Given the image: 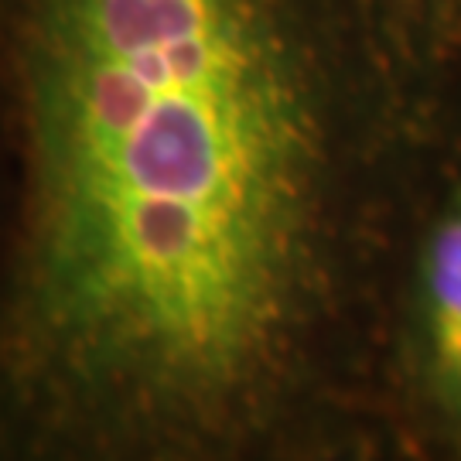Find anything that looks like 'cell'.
<instances>
[{"label": "cell", "instance_id": "obj_2", "mask_svg": "<svg viewBox=\"0 0 461 461\" xmlns=\"http://www.w3.org/2000/svg\"><path fill=\"white\" fill-rule=\"evenodd\" d=\"M417 321L430 390L451 417H461V188L420 253Z\"/></svg>", "mask_w": 461, "mask_h": 461}, {"label": "cell", "instance_id": "obj_3", "mask_svg": "<svg viewBox=\"0 0 461 461\" xmlns=\"http://www.w3.org/2000/svg\"><path fill=\"white\" fill-rule=\"evenodd\" d=\"M430 0H373V7L379 11V17L390 24V32L396 34V41L403 45V21L411 14H417L420 7H428Z\"/></svg>", "mask_w": 461, "mask_h": 461}, {"label": "cell", "instance_id": "obj_1", "mask_svg": "<svg viewBox=\"0 0 461 461\" xmlns=\"http://www.w3.org/2000/svg\"><path fill=\"white\" fill-rule=\"evenodd\" d=\"M400 41L373 0H0V461H247L342 325Z\"/></svg>", "mask_w": 461, "mask_h": 461}]
</instances>
